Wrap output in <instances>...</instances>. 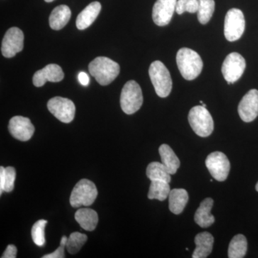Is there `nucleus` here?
I'll list each match as a JSON object with an SVG mask.
<instances>
[{"instance_id":"f257e3e1","label":"nucleus","mask_w":258,"mask_h":258,"mask_svg":"<svg viewBox=\"0 0 258 258\" xmlns=\"http://www.w3.org/2000/svg\"><path fill=\"white\" fill-rule=\"evenodd\" d=\"M176 63L180 74L187 81L197 79L203 69V62L200 55L187 47H183L178 51Z\"/></svg>"},{"instance_id":"f03ea898","label":"nucleus","mask_w":258,"mask_h":258,"mask_svg":"<svg viewBox=\"0 0 258 258\" xmlns=\"http://www.w3.org/2000/svg\"><path fill=\"white\" fill-rule=\"evenodd\" d=\"M89 72L101 86L113 82L120 73L119 64L106 57H98L88 66Z\"/></svg>"},{"instance_id":"7ed1b4c3","label":"nucleus","mask_w":258,"mask_h":258,"mask_svg":"<svg viewBox=\"0 0 258 258\" xmlns=\"http://www.w3.org/2000/svg\"><path fill=\"white\" fill-rule=\"evenodd\" d=\"M149 77L156 93L161 98H166L172 89L171 75L163 62L156 60L151 64L149 70Z\"/></svg>"},{"instance_id":"20e7f679","label":"nucleus","mask_w":258,"mask_h":258,"mask_svg":"<svg viewBox=\"0 0 258 258\" xmlns=\"http://www.w3.org/2000/svg\"><path fill=\"white\" fill-rule=\"evenodd\" d=\"M121 109L131 115L140 109L143 104L142 88L135 81H129L122 89L120 98Z\"/></svg>"},{"instance_id":"39448f33","label":"nucleus","mask_w":258,"mask_h":258,"mask_svg":"<svg viewBox=\"0 0 258 258\" xmlns=\"http://www.w3.org/2000/svg\"><path fill=\"white\" fill-rule=\"evenodd\" d=\"M97 196L98 190L94 183L88 179H81L71 192L70 203L74 208L91 206L96 201Z\"/></svg>"},{"instance_id":"423d86ee","label":"nucleus","mask_w":258,"mask_h":258,"mask_svg":"<svg viewBox=\"0 0 258 258\" xmlns=\"http://www.w3.org/2000/svg\"><path fill=\"white\" fill-rule=\"evenodd\" d=\"M188 120L191 128L199 137H208L213 132V119L210 112L205 107H193L190 110Z\"/></svg>"},{"instance_id":"0eeeda50","label":"nucleus","mask_w":258,"mask_h":258,"mask_svg":"<svg viewBox=\"0 0 258 258\" xmlns=\"http://www.w3.org/2000/svg\"><path fill=\"white\" fill-rule=\"evenodd\" d=\"M245 29V20L240 10L232 8L227 12L225 20L224 33L228 41L234 42L242 37Z\"/></svg>"},{"instance_id":"6e6552de","label":"nucleus","mask_w":258,"mask_h":258,"mask_svg":"<svg viewBox=\"0 0 258 258\" xmlns=\"http://www.w3.org/2000/svg\"><path fill=\"white\" fill-rule=\"evenodd\" d=\"M245 68L246 62L244 57L237 52H231L226 57L222 64V75L228 84H231L242 77Z\"/></svg>"},{"instance_id":"1a4fd4ad","label":"nucleus","mask_w":258,"mask_h":258,"mask_svg":"<svg viewBox=\"0 0 258 258\" xmlns=\"http://www.w3.org/2000/svg\"><path fill=\"white\" fill-rule=\"evenodd\" d=\"M47 108L55 118L64 123H69L74 119L76 106L69 98L54 97L47 102Z\"/></svg>"},{"instance_id":"9d476101","label":"nucleus","mask_w":258,"mask_h":258,"mask_svg":"<svg viewBox=\"0 0 258 258\" xmlns=\"http://www.w3.org/2000/svg\"><path fill=\"white\" fill-rule=\"evenodd\" d=\"M205 164L214 179L218 181L227 179L230 170V163L224 153H211L207 157Z\"/></svg>"},{"instance_id":"9b49d317","label":"nucleus","mask_w":258,"mask_h":258,"mask_svg":"<svg viewBox=\"0 0 258 258\" xmlns=\"http://www.w3.org/2000/svg\"><path fill=\"white\" fill-rule=\"evenodd\" d=\"M24 34L20 29L12 28L5 33L2 43V53L8 58L14 57L18 52L23 50Z\"/></svg>"},{"instance_id":"f8f14e48","label":"nucleus","mask_w":258,"mask_h":258,"mask_svg":"<svg viewBox=\"0 0 258 258\" xmlns=\"http://www.w3.org/2000/svg\"><path fill=\"white\" fill-rule=\"evenodd\" d=\"M241 119L246 123L252 122L258 115V91L252 89L246 93L238 106Z\"/></svg>"},{"instance_id":"ddd939ff","label":"nucleus","mask_w":258,"mask_h":258,"mask_svg":"<svg viewBox=\"0 0 258 258\" xmlns=\"http://www.w3.org/2000/svg\"><path fill=\"white\" fill-rule=\"evenodd\" d=\"M8 128L11 135L21 142L30 140L35 132V126L31 120L20 115L13 117L10 119Z\"/></svg>"},{"instance_id":"4468645a","label":"nucleus","mask_w":258,"mask_h":258,"mask_svg":"<svg viewBox=\"0 0 258 258\" xmlns=\"http://www.w3.org/2000/svg\"><path fill=\"white\" fill-rule=\"evenodd\" d=\"M177 0H157L152 10V18L158 26H166L170 23L176 10Z\"/></svg>"},{"instance_id":"2eb2a0df","label":"nucleus","mask_w":258,"mask_h":258,"mask_svg":"<svg viewBox=\"0 0 258 258\" xmlns=\"http://www.w3.org/2000/svg\"><path fill=\"white\" fill-rule=\"evenodd\" d=\"M64 79V73L57 64H49L43 69L37 71L34 75L32 82L36 87H41L47 81L60 82Z\"/></svg>"},{"instance_id":"dca6fc26","label":"nucleus","mask_w":258,"mask_h":258,"mask_svg":"<svg viewBox=\"0 0 258 258\" xmlns=\"http://www.w3.org/2000/svg\"><path fill=\"white\" fill-rule=\"evenodd\" d=\"M101 10V3L98 2H93L88 5L81 12L76 19V27L80 30H83L91 26L93 22L96 20Z\"/></svg>"},{"instance_id":"f3484780","label":"nucleus","mask_w":258,"mask_h":258,"mask_svg":"<svg viewBox=\"0 0 258 258\" xmlns=\"http://www.w3.org/2000/svg\"><path fill=\"white\" fill-rule=\"evenodd\" d=\"M213 205L214 200L212 198H206L200 204L195 215V221L200 227L207 228L213 225L215 221V217L211 214Z\"/></svg>"},{"instance_id":"a211bd4d","label":"nucleus","mask_w":258,"mask_h":258,"mask_svg":"<svg viewBox=\"0 0 258 258\" xmlns=\"http://www.w3.org/2000/svg\"><path fill=\"white\" fill-rule=\"evenodd\" d=\"M195 242L196 249L192 254L193 258H206L210 255L213 248V236L208 232L199 233L195 237Z\"/></svg>"},{"instance_id":"6ab92c4d","label":"nucleus","mask_w":258,"mask_h":258,"mask_svg":"<svg viewBox=\"0 0 258 258\" xmlns=\"http://www.w3.org/2000/svg\"><path fill=\"white\" fill-rule=\"evenodd\" d=\"M71 17V9L67 5L56 7L49 18L50 28L55 30H61L69 23Z\"/></svg>"},{"instance_id":"aec40b11","label":"nucleus","mask_w":258,"mask_h":258,"mask_svg":"<svg viewBox=\"0 0 258 258\" xmlns=\"http://www.w3.org/2000/svg\"><path fill=\"white\" fill-rule=\"evenodd\" d=\"M75 219L83 230L89 232L94 230L98 225V214L92 209H80L75 214Z\"/></svg>"},{"instance_id":"412c9836","label":"nucleus","mask_w":258,"mask_h":258,"mask_svg":"<svg viewBox=\"0 0 258 258\" xmlns=\"http://www.w3.org/2000/svg\"><path fill=\"white\" fill-rule=\"evenodd\" d=\"M189 201V195L184 189L171 190L169 195V208L170 211L175 215H179L184 211L186 204Z\"/></svg>"},{"instance_id":"4be33fe9","label":"nucleus","mask_w":258,"mask_h":258,"mask_svg":"<svg viewBox=\"0 0 258 258\" xmlns=\"http://www.w3.org/2000/svg\"><path fill=\"white\" fill-rule=\"evenodd\" d=\"M159 152L162 164L165 166L166 169L170 173L171 175L175 174L180 166V161L175 153L167 144L161 145Z\"/></svg>"},{"instance_id":"5701e85b","label":"nucleus","mask_w":258,"mask_h":258,"mask_svg":"<svg viewBox=\"0 0 258 258\" xmlns=\"http://www.w3.org/2000/svg\"><path fill=\"white\" fill-rule=\"evenodd\" d=\"M170 191L169 182L160 180H152L148 193V198L149 200L164 201L166 199L169 198Z\"/></svg>"},{"instance_id":"b1692460","label":"nucleus","mask_w":258,"mask_h":258,"mask_svg":"<svg viewBox=\"0 0 258 258\" xmlns=\"http://www.w3.org/2000/svg\"><path fill=\"white\" fill-rule=\"evenodd\" d=\"M147 176L151 181L152 180H160L170 183L171 174L168 171L165 166L162 163H150L147 168Z\"/></svg>"},{"instance_id":"393cba45","label":"nucleus","mask_w":258,"mask_h":258,"mask_svg":"<svg viewBox=\"0 0 258 258\" xmlns=\"http://www.w3.org/2000/svg\"><path fill=\"white\" fill-rule=\"evenodd\" d=\"M247 249V239L243 235H235L231 240L228 248V257L242 258L245 256Z\"/></svg>"},{"instance_id":"a878e982","label":"nucleus","mask_w":258,"mask_h":258,"mask_svg":"<svg viewBox=\"0 0 258 258\" xmlns=\"http://www.w3.org/2000/svg\"><path fill=\"white\" fill-rule=\"evenodd\" d=\"M198 18L199 22L206 25L210 21L215 12V3L214 0H198Z\"/></svg>"},{"instance_id":"bb28decb","label":"nucleus","mask_w":258,"mask_h":258,"mask_svg":"<svg viewBox=\"0 0 258 258\" xmlns=\"http://www.w3.org/2000/svg\"><path fill=\"white\" fill-rule=\"evenodd\" d=\"M88 240L87 235L75 232L68 238L66 249L70 254L78 253Z\"/></svg>"},{"instance_id":"cd10ccee","label":"nucleus","mask_w":258,"mask_h":258,"mask_svg":"<svg viewBox=\"0 0 258 258\" xmlns=\"http://www.w3.org/2000/svg\"><path fill=\"white\" fill-rule=\"evenodd\" d=\"M47 223V220H40L35 222L32 226L31 230L32 240L39 247H42L45 243V229Z\"/></svg>"},{"instance_id":"c85d7f7f","label":"nucleus","mask_w":258,"mask_h":258,"mask_svg":"<svg viewBox=\"0 0 258 258\" xmlns=\"http://www.w3.org/2000/svg\"><path fill=\"white\" fill-rule=\"evenodd\" d=\"M198 0H178L176 12L178 15H182L185 12L196 13L198 11Z\"/></svg>"},{"instance_id":"c756f323","label":"nucleus","mask_w":258,"mask_h":258,"mask_svg":"<svg viewBox=\"0 0 258 258\" xmlns=\"http://www.w3.org/2000/svg\"><path fill=\"white\" fill-rule=\"evenodd\" d=\"M16 171L13 166H8L5 168V182L4 191L11 192L14 189Z\"/></svg>"},{"instance_id":"7c9ffc66","label":"nucleus","mask_w":258,"mask_h":258,"mask_svg":"<svg viewBox=\"0 0 258 258\" xmlns=\"http://www.w3.org/2000/svg\"><path fill=\"white\" fill-rule=\"evenodd\" d=\"M68 237L66 236H62L60 240V245L56 250L50 254H45L43 258H64V247H66L67 244Z\"/></svg>"},{"instance_id":"2f4dec72","label":"nucleus","mask_w":258,"mask_h":258,"mask_svg":"<svg viewBox=\"0 0 258 258\" xmlns=\"http://www.w3.org/2000/svg\"><path fill=\"white\" fill-rule=\"evenodd\" d=\"M18 249L14 244H9L3 253L2 258H15L17 257Z\"/></svg>"},{"instance_id":"473e14b6","label":"nucleus","mask_w":258,"mask_h":258,"mask_svg":"<svg viewBox=\"0 0 258 258\" xmlns=\"http://www.w3.org/2000/svg\"><path fill=\"white\" fill-rule=\"evenodd\" d=\"M5 182V168L3 166L0 167V195L4 191Z\"/></svg>"},{"instance_id":"72a5a7b5","label":"nucleus","mask_w":258,"mask_h":258,"mask_svg":"<svg viewBox=\"0 0 258 258\" xmlns=\"http://www.w3.org/2000/svg\"><path fill=\"white\" fill-rule=\"evenodd\" d=\"M79 81L84 86H88L90 83L89 77H88V74L85 72L80 73L79 74Z\"/></svg>"},{"instance_id":"f704fd0d","label":"nucleus","mask_w":258,"mask_h":258,"mask_svg":"<svg viewBox=\"0 0 258 258\" xmlns=\"http://www.w3.org/2000/svg\"><path fill=\"white\" fill-rule=\"evenodd\" d=\"M46 3H52V2H53L54 0H45Z\"/></svg>"},{"instance_id":"c9c22d12","label":"nucleus","mask_w":258,"mask_h":258,"mask_svg":"<svg viewBox=\"0 0 258 258\" xmlns=\"http://www.w3.org/2000/svg\"><path fill=\"white\" fill-rule=\"evenodd\" d=\"M255 189L258 191V182L257 183V184H256Z\"/></svg>"},{"instance_id":"e433bc0d","label":"nucleus","mask_w":258,"mask_h":258,"mask_svg":"<svg viewBox=\"0 0 258 258\" xmlns=\"http://www.w3.org/2000/svg\"><path fill=\"white\" fill-rule=\"evenodd\" d=\"M203 106L205 107L206 108V104H205V103H203Z\"/></svg>"},{"instance_id":"4c0bfd02","label":"nucleus","mask_w":258,"mask_h":258,"mask_svg":"<svg viewBox=\"0 0 258 258\" xmlns=\"http://www.w3.org/2000/svg\"><path fill=\"white\" fill-rule=\"evenodd\" d=\"M257 116H258V115H257Z\"/></svg>"}]
</instances>
